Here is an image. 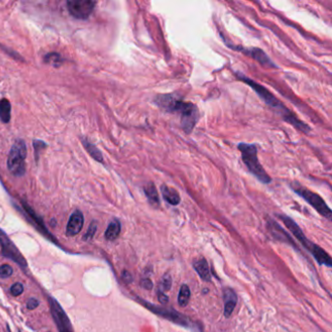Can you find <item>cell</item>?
<instances>
[{"mask_svg":"<svg viewBox=\"0 0 332 332\" xmlns=\"http://www.w3.org/2000/svg\"><path fill=\"white\" fill-rule=\"evenodd\" d=\"M139 300V302L146 308L148 309L151 312H153L154 314L156 315H160V316H163L165 317L167 319L177 323V324H181V325H183V326H188L189 325V320L187 317H185L184 315L180 314L179 312H176L174 310H168V309H163V308H160L158 306H155V305H152L150 304L148 302L142 300V299L137 298Z\"/></svg>","mask_w":332,"mask_h":332,"instance_id":"cell-7","label":"cell"},{"mask_svg":"<svg viewBox=\"0 0 332 332\" xmlns=\"http://www.w3.org/2000/svg\"><path fill=\"white\" fill-rule=\"evenodd\" d=\"M291 189L299 195L301 198L305 200L311 207H313L315 211L320 216L327 218L328 220H331L332 212L330 208L326 205L324 200L322 199L318 194L315 192L307 189L305 186L301 185L297 182L291 183Z\"/></svg>","mask_w":332,"mask_h":332,"instance_id":"cell-4","label":"cell"},{"mask_svg":"<svg viewBox=\"0 0 332 332\" xmlns=\"http://www.w3.org/2000/svg\"><path fill=\"white\" fill-rule=\"evenodd\" d=\"M236 47H238V46H236ZM231 49L243 52L247 56H249L252 59H254L256 62H258L261 66H263L264 67H267V68H278V66H276L274 64V62L267 56V54L262 49H259V48L244 49V48H241V47L231 48Z\"/></svg>","mask_w":332,"mask_h":332,"instance_id":"cell-11","label":"cell"},{"mask_svg":"<svg viewBox=\"0 0 332 332\" xmlns=\"http://www.w3.org/2000/svg\"><path fill=\"white\" fill-rule=\"evenodd\" d=\"M67 10L72 17L79 20H86L93 13L96 2L92 0H68Z\"/></svg>","mask_w":332,"mask_h":332,"instance_id":"cell-6","label":"cell"},{"mask_svg":"<svg viewBox=\"0 0 332 332\" xmlns=\"http://www.w3.org/2000/svg\"><path fill=\"white\" fill-rule=\"evenodd\" d=\"M153 102L163 111L168 113H179L181 125L187 134L192 133L200 119V112L196 104L184 101L177 93L161 94L154 98Z\"/></svg>","mask_w":332,"mask_h":332,"instance_id":"cell-1","label":"cell"},{"mask_svg":"<svg viewBox=\"0 0 332 332\" xmlns=\"http://www.w3.org/2000/svg\"><path fill=\"white\" fill-rule=\"evenodd\" d=\"M172 284H173V280H172V277L169 275V274H166L163 276L161 282H160V288L162 292L164 291H168L171 289L172 287Z\"/></svg>","mask_w":332,"mask_h":332,"instance_id":"cell-22","label":"cell"},{"mask_svg":"<svg viewBox=\"0 0 332 332\" xmlns=\"http://www.w3.org/2000/svg\"><path fill=\"white\" fill-rule=\"evenodd\" d=\"M49 304H50L51 313L57 324L59 332H73L70 320L66 312L63 310L62 306L53 297H50Z\"/></svg>","mask_w":332,"mask_h":332,"instance_id":"cell-9","label":"cell"},{"mask_svg":"<svg viewBox=\"0 0 332 332\" xmlns=\"http://www.w3.org/2000/svg\"><path fill=\"white\" fill-rule=\"evenodd\" d=\"M143 192L148 200L150 205L153 208L160 207V197L158 194V190L153 183H148L143 187Z\"/></svg>","mask_w":332,"mask_h":332,"instance_id":"cell-17","label":"cell"},{"mask_svg":"<svg viewBox=\"0 0 332 332\" xmlns=\"http://www.w3.org/2000/svg\"><path fill=\"white\" fill-rule=\"evenodd\" d=\"M161 193L163 199L172 206H178L182 201L180 193L175 188L170 187L166 184H163L161 186Z\"/></svg>","mask_w":332,"mask_h":332,"instance_id":"cell-14","label":"cell"},{"mask_svg":"<svg viewBox=\"0 0 332 332\" xmlns=\"http://www.w3.org/2000/svg\"><path fill=\"white\" fill-rule=\"evenodd\" d=\"M238 149L242 154L243 162L252 176L263 184L272 183V178L267 174L265 169L258 160V149L256 144L241 142L238 144Z\"/></svg>","mask_w":332,"mask_h":332,"instance_id":"cell-3","label":"cell"},{"mask_svg":"<svg viewBox=\"0 0 332 332\" xmlns=\"http://www.w3.org/2000/svg\"><path fill=\"white\" fill-rule=\"evenodd\" d=\"M190 296H191V291L190 288L187 284H183L179 293L178 301L180 306L182 307H186L190 301Z\"/></svg>","mask_w":332,"mask_h":332,"instance_id":"cell-21","label":"cell"},{"mask_svg":"<svg viewBox=\"0 0 332 332\" xmlns=\"http://www.w3.org/2000/svg\"><path fill=\"white\" fill-rule=\"evenodd\" d=\"M11 119V103L7 99L0 100V120L7 124Z\"/></svg>","mask_w":332,"mask_h":332,"instance_id":"cell-19","label":"cell"},{"mask_svg":"<svg viewBox=\"0 0 332 332\" xmlns=\"http://www.w3.org/2000/svg\"><path fill=\"white\" fill-rule=\"evenodd\" d=\"M158 299L161 302V304H164V305L169 302V296L165 294V292H162L160 290L158 292Z\"/></svg>","mask_w":332,"mask_h":332,"instance_id":"cell-30","label":"cell"},{"mask_svg":"<svg viewBox=\"0 0 332 332\" xmlns=\"http://www.w3.org/2000/svg\"><path fill=\"white\" fill-rule=\"evenodd\" d=\"M193 267H194L195 271L197 272V274L199 275L200 278L203 281H205V282H211L212 276H211L210 268H209L208 261L205 258H200L199 260L195 261L193 263Z\"/></svg>","mask_w":332,"mask_h":332,"instance_id":"cell-16","label":"cell"},{"mask_svg":"<svg viewBox=\"0 0 332 332\" xmlns=\"http://www.w3.org/2000/svg\"><path fill=\"white\" fill-rule=\"evenodd\" d=\"M96 232H97V223H96L95 221H93V222L90 224V226H89V228H88V231H87V233L84 235V241H90V240H92V239L94 238V236H95Z\"/></svg>","mask_w":332,"mask_h":332,"instance_id":"cell-23","label":"cell"},{"mask_svg":"<svg viewBox=\"0 0 332 332\" xmlns=\"http://www.w3.org/2000/svg\"><path fill=\"white\" fill-rule=\"evenodd\" d=\"M13 274V268L8 264H3L0 266V277L1 278H9Z\"/></svg>","mask_w":332,"mask_h":332,"instance_id":"cell-24","label":"cell"},{"mask_svg":"<svg viewBox=\"0 0 332 332\" xmlns=\"http://www.w3.org/2000/svg\"><path fill=\"white\" fill-rule=\"evenodd\" d=\"M84 225V216L80 211H75L68 220L67 225V235L68 237L76 236L81 232Z\"/></svg>","mask_w":332,"mask_h":332,"instance_id":"cell-12","label":"cell"},{"mask_svg":"<svg viewBox=\"0 0 332 332\" xmlns=\"http://www.w3.org/2000/svg\"><path fill=\"white\" fill-rule=\"evenodd\" d=\"M10 291H11V294H12L13 296H19V295H21V294L24 292V285H23V283H21V282H16V283H14V284L11 286Z\"/></svg>","mask_w":332,"mask_h":332,"instance_id":"cell-25","label":"cell"},{"mask_svg":"<svg viewBox=\"0 0 332 332\" xmlns=\"http://www.w3.org/2000/svg\"><path fill=\"white\" fill-rule=\"evenodd\" d=\"M280 219L283 222V224L286 226V228L293 234V236L298 240L299 242L301 243V245L307 249V250H311L312 247L314 246V244H312L304 235L303 231L300 229L297 223L292 220L290 217L288 216H283V215H280L279 216Z\"/></svg>","mask_w":332,"mask_h":332,"instance_id":"cell-10","label":"cell"},{"mask_svg":"<svg viewBox=\"0 0 332 332\" xmlns=\"http://www.w3.org/2000/svg\"><path fill=\"white\" fill-rule=\"evenodd\" d=\"M27 145L25 140L17 139L9 152L7 168L15 177H23L26 173L25 161L27 158Z\"/></svg>","mask_w":332,"mask_h":332,"instance_id":"cell-5","label":"cell"},{"mask_svg":"<svg viewBox=\"0 0 332 332\" xmlns=\"http://www.w3.org/2000/svg\"><path fill=\"white\" fill-rule=\"evenodd\" d=\"M83 142L84 147L85 149L88 151V153L98 162L100 163H103V157H102V154L100 152V150L98 149L94 144H92L89 140L87 139H83L82 140Z\"/></svg>","mask_w":332,"mask_h":332,"instance_id":"cell-20","label":"cell"},{"mask_svg":"<svg viewBox=\"0 0 332 332\" xmlns=\"http://www.w3.org/2000/svg\"><path fill=\"white\" fill-rule=\"evenodd\" d=\"M122 280L126 282V283H130V282H133V277L130 274V272H128V271L125 270L122 273Z\"/></svg>","mask_w":332,"mask_h":332,"instance_id":"cell-29","label":"cell"},{"mask_svg":"<svg viewBox=\"0 0 332 332\" xmlns=\"http://www.w3.org/2000/svg\"><path fill=\"white\" fill-rule=\"evenodd\" d=\"M34 150H35V156H36V158H37L38 150L45 149V148L47 147V144H46L44 141H42V140H38V139H36V140H34Z\"/></svg>","mask_w":332,"mask_h":332,"instance_id":"cell-26","label":"cell"},{"mask_svg":"<svg viewBox=\"0 0 332 332\" xmlns=\"http://www.w3.org/2000/svg\"><path fill=\"white\" fill-rule=\"evenodd\" d=\"M40 304L39 300H37L36 298H31L29 301H28V304H27V307L29 310H34L38 307V305Z\"/></svg>","mask_w":332,"mask_h":332,"instance_id":"cell-27","label":"cell"},{"mask_svg":"<svg viewBox=\"0 0 332 332\" xmlns=\"http://www.w3.org/2000/svg\"><path fill=\"white\" fill-rule=\"evenodd\" d=\"M0 245L2 249V254L14 262L18 263L21 267H26L27 262L25 257L21 254L19 249L15 247L12 241L6 236V234L0 229Z\"/></svg>","mask_w":332,"mask_h":332,"instance_id":"cell-8","label":"cell"},{"mask_svg":"<svg viewBox=\"0 0 332 332\" xmlns=\"http://www.w3.org/2000/svg\"><path fill=\"white\" fill-rule=\"evenodd\" d=\"M120 232H121V223L119 220L114 219L109 223L104 234V237L107 241H114L119 237Z\"/></svg>","mask_w":332,"mask_h":332,"instance_id":"cell-18","label":"cell"},{"mask_svg":"<svg viewBox=\"0 0 332 332\" xmlns=\"http://www.w3.org/2000/svg\"><path fill=\"white\" fill-rule=\"evenodd\" d=\"M223 301H224V315L225 317H230L234 312V309L237 305L238 297L236 292L229 288L226 287L223 289Z\"/></svg>","mask_w":332,"mask_h":332,"instance_id":"cell-13","label":"cell"},{"mask_svg":"<svg viewBox=\"0 0 332 332\" xmlns=\"http://www.w3.org/2000/svg\"><path fill=\"white\" fill-rule=\"evenodd\" d=\"M140 284H141V286H142L143 288L148 289V290L152 289V287H153V282H152V281H151L150 279H148V278L142 279L141 282H140Z\"/></svg>","mask_w":332,"mask_h":332,"instance_id":"cell-28","label":"cell"},{"mask_svg":"<svg viewBox=\"0 0 332 332\" xmlns=\"http://www.w3.org/2000/svg\"><path fill=\"white\" fill-rule=\"evenodd\" d=\"M236 76L240 81L249 85V87L257 94V96L281 117L283 121L290 124L291 126H293L294 128H296L297 130L304 133H309L311 132V128L305 122L301 121L298 117L296 116L291 110H289L281 100L276 98L264 86L253 81L252 79H250L249 77L246 76L244 73L240 71L236 72Z\"/></svg>","mask_w":332,"mask_h":332,"instance_id":"cell-2","label":"cell"},{"mask_svg":"<svg viewBox=\"0 0 332 332\" xmlns=\"http://www.w3.org/2000/svg\"><path fill=\"white\" fill-rule=\"evenodd\" d=\"M311 253L314 256L315 260L318 262V264L320 265H325L327 267H331L332 266V259L330 255L324 250L321 249L320 247L316 246L314 244V246L311 249Z\"/></svg>","mask_w":332,"mask_h":332,"instance_id":"cell-15","label":"cell"}]
</instances>
